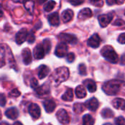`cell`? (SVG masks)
I'll use <instances>...</instances> for the list:
<instances>
[{"label": "cell", "mask_w": 125, "mask_h": 125, "mask_svg": "<svg viewBox=\"0 0 125 125\" xmlns=\"http://www.w3.org/2000/svg\"><path fill=\"white\" fill-rule=\"evenodd\" d=\"M9 125L8 123H6V122H1V125Z\"/></svg>", "instance_id": "c3c4849f"}, {"label": "cell", "mask_w": 125, "mask_h": 125, "mask_svg": "<svg viewBox=\"0 0 125 125\" xmlns=\"http://www.w3.org/2000/svg\"><path fill=\"white\" fill-rule=\"evenodd\" d=\"M113 106L119 110H125V100L122 98H116L112 101Z\"/></svg>", "instance_id": "ac0fdd59"}, {"label": "cell", "mask_w": 125, "mask_h": 125, "mask_svg": "<svg viewBox=\"0 0 125 125\" xmlns=\"http://www.w3.org/2000/svg\"><path fill=\"white\" fill-rule=\"evenodd\" d=\"M22 56H23V60L25 64L28 65L31 62V51L29 48H25L22 51Z\"/></svg>", "instance_id": "2e32d148"}, {"label": "cell", "mask_w": 125, "mask_h": 125, "mask_svg": "<svg viewBox=\"0 0 125 125\" xmlns=\"http://www.w3.org/2000/svg\"><path fill=\"white\" fill-rule=\"evenodd\" d=\"M29 114L31 115V116L34 119H39L40 116V114H41L40 108L39 105L36 103H31L29 105Z\"/></svg>", "instance_id": "52a82bcc"}, {"label": "cell", "mask_w": 125, "mask_h": 125, "mask_svg": "<svg viewBox=\"0 0 125 125\" xmlns=\"http://www.w3.org/2000/svg\"><path fill=\"white\" fill-rule=\"evenodd\" d=\"M90 2L97 7H102L103 5V0H90Z\"/></svg>", "instance_id": "d6a6232c"}, {"label": "cell", "mask_w": 125, "mask_h": 125, "mask_svg": "<svg viewBox=\"0 0 125 125\" xmlns=\"http://www.w3.org/2000/svg\"><path fill=\"white\" fill-rule=\"evenodd\" d=\"M101 54L109 62L116 64L118 62V55L113 47L110 45H106L103 47L101 50Z\"/></svg>", "instance_id": "3957f363"}, {"label": "cell", "mask_w": 125, "mask_h": 125, "mask_svg": "<svg viewBox=\"0 0 125 125\" xmlns=\"http://www.w3.org/2000/svg\"><path fill=\"white\" fill-rule=\"evenodd\" d=\"M59 39L64 43H69V44H75L78 41L77 37L70 34H61L59 36Z\"/></svg>", "instance_id": "8992f818"}, {"label": "cell", "mask_w": 125, "mask_h": 125, "mask_svg": "<svg viewBox=\"0 0 125 125\" xmlns=\"http://www.w3.org/2000/svg\"><path fill=\"white\" fill-rule=\"evenodd\" d=\"M50 72V69L48 67L45 66V65H41L39 68L38 70V77L40 79H43L45 78L49 73Z\"/></svg>", "instance_id": "ffe728a7"}, {"label": "cell", "mask_w": 125, "mask_h": 125, "mask_svg": "<svg viewBox=\"0 0 125 125\" xmlns=\"http://www.w3.org/2000/svg\"><path fill=\"white\" fill-rule=\"evenodd\" d=\"M56 118L61 124L64 125H68L70 122V118L67 112L64 109H60L57 111Z\"/></svg>", "instance_id": "277c9868"}, {"label": "cell", "mask_w": 125, "mask_h": 125, "mask_svg": "<svg viewBox=\"0 0 125 125\" xmlns=\"http://www.w3.org/2000/svg\"><path fill=\"white\" fill-rule=\"evenodd\" d=\"M124 82L120 80H112L103 85V90L108 95H116L123 87Z\"/></svg>", "instance_id": "7a4b0ae2"}, {"label": "cell", "mask_w": 125, "mask_h": 125, "mask_svg": "<svg viewBox=\"0 0 125 125\" xmlns=\"http://www.w3.org/2000/svg\"><path fill=\"white\" fill-rule=\"evenodd\" d=\"M45 50L43 45L38 44L34 49V56L36 59H41L45 56Z\"/></svg>", "instance_id": "30bf717a"}, {"label": "cell", "mask_w": 125, "mask_h": 125, "mask_svg": "<svg viewBox=\"0 0 125 125\" xmlns=\"http://www.w3.org/2000/svg\"><path fill=\"white\" fill-rule=\"evenodd\" d=\"M114 18V12H109L108 14L101 15L98 17V21L102 27L107 26Z\"/></svg>", "instance_id": "5b68a950"}, {"label": "cell", "mask_w": 125, "mask_h": 125, "mask_svg": "<svg viewBox=\"0 0 125 125\" xmlns=\"http://www.w3.org/2000/svg\"><path fill=\"white\" fill-rule=\"evenodd\" d=\"M78 71L79 73L82 75H86V67L84 64H81L78 67Z\"/></svg>", "instance_id": "4dcf8cb0"}, {"label": "cell", "mask_w": 125, "mask_h": 125, "mask_svg": "<svg viewBox=\"0 0 125 125\" xmlns=\"http://www.w3.org/2000/svg\"><path fill=\"white\" fill-rule=\"evenodd\" d=\"M28 41H29V42H30V43H32V42L34 41V35H33L32 34H31L29 35V39H28Z\"/></svg>", "instance_id": "b9f144b4"}, {"label": "cell", "mask_w": 125, "mask_h": 125, "mask_svg": "<svg viewBox=\"0 0 125 125\" xmlns=\"http://www.w3.org/2000/svg\"><path fill=\"white\" fill-rule=\"evenodd\" d=\"M14 2H20V3H24L27 0H12Z\"/></svg>", "instance_id": "7bdbcfd3"}, {"label": "cell", "mask_w": 125, "mask_h": 125, "mask_svg": "<svg viewBox=\"0 0 125 125\" xmlns=\"http://www.w3.org/2000/svg\"><path fill=\"white\" fill-rule=\"evenodd\" d=\"M62 100L67 102L72 101L73 100V91L72 89H69L67 90V92L63 94L62 96Z\"/></svg>", "instance_id": "cb8c5ba5"}, {"label": "cell", "mask_w": 125, "mask_h": 125, "mask_svg": "<svg viewBox=\"0 0 125 125\" xmlns=\"http://www.w3.org/2000/svg\"><path fill=\"white\" fill-rule=\"evenodd\" d=\"M116 125H125V119L124 117L119 116L116 120Z\"/></svg>", "instance_id": "836d02e7"}, {"label": "cell", "mask_w": 125, "mask_h": 125, "mask_svg": "<svg viewBox=\"0 0 125 125\" xmlns=\"http://www.w3.org/2000/svg\"><path fill=\"white\" fill-rule=\"evenodd\" d=\"M5 116L10 119H15L18 116V111L15 108H10L5 111Z\"/></svg>", "instance_id": "e0dca14e"}, {"label": "cell", "mask_w": 125, "mask_h": 125, "mask_svg": "<svg viewBox=\"0 0 125 125\" xmlns=\"http://www.w3.org/2000/svg\"><path fill=\"white\" fill-rule=\"evenodd\" d=\"M84 0H70V2L71 4L74 6H78L81 4H83Z\"/></svg>", "instance_id": "8d00e7d4"}, {"label": "cell", "mask_w": 125, "mask_h": 125, "mask_svg": "<svg viewBox=\"0 0 125 125\" xmlns=\"http://www.w3.org/2000/svg\"><path fill=\"white\" fill-rule=\"evenodd\" d=\"M94 120L89 114H86L83 117V125H94Z\"/></svg>", "instance_id": "484cf974"}, {"label": "cell", "mask_w": 125, "mask_h": 125, "mask_svg": "<svg viewBox=\"0 0 125 125\" xmlns=\"http://www.w3.org/2000/svg\"><path fill=\"white\" fill-rule=\"evenodd\" d=\"M0 103H1V107H4L6 104V98L4 97V95L3 94H1V97H0Z\"/></svg>", "instance_id": "f35d334b"}, {"label": "cell", "mask_w": 125, "mask_h": 125, "mask_svg": "<svg viewBox=\"0 0 125 125\" xmlns=\"http://www.w3.org/2000/svg\"><path fill=\"white\" fill-rule=\"evenodd\" d=\"M122 91L125 93V83L124 82V84H123V87H122Z\"/></svg>", "instance_id": "7dc6e473"}, {"label": "cell", "mask_w": 125, "mask_h": 125, "mask_svg": "<svg viewBox=\"0 0 125 125\" xmlns=\"http://www.w3.org/2000/svg\"><path fill=\"white\" fill-rule=\"evenodd\" d=\"M74 15V13H73V11L72 10H70V9H67L66 10H64L62 14V20L64 22L67 23V22H69L70 21H71L73 19V17Z\"/></svg>", "instance_id": "44dd1931"}, {"label": "cell", "mask_w": 125, "mask_h": 125, "mask_svg": "<svg viewBox=\"0 0 125 125\" xmlns=\"http://www.w3.org/2000/svg\"><path fill=\"white\" fill-rule=\"evenodd\" d=\"M67 50H68V48L67 45L64 42H61L56 46V50H55V54L58 57H64L67 54Z\"/></svg>", "instance_id": "ba28073f"}, {"label": "cell", "mask_w": 125, "mask_h": 125, "mask_svg": "<svg viewBox=\"0 0 125 125\" xmlns=\"http://www.w3.org/2000/svg\"><path fill=\"white\" fill-rule=\"evenodd\" d=\"M21 95V92L18 90V89H12L10 93H9V96L10 97H18Z\"/></svg>", "instance_id": "1f68e13d"}, {"label": "cell", "mask_w": 125, "mask_h": 125, "mask_svg": "<svg viewBox=\"0 0 125 125\" xmlns=\"http://www.w3.org/2000/svg\"><path fill=\"white\" fill-rule=\"evenodd\" d=\"M43 106L47 113H52L56 108V103L53 100H48L43 103Z\"/></svg>", "instance_id": "9a60e30c"}, {"label": "cell", "mask_w": 125, "mask_h": 125, "mask_svg": "<svg viewBox=\"0 0 125 125\" xmlns=\"http://www.w3.org/2000/svg\"><path fill=\"white\" fill-rule=\"evenodd\" d=\"M125 22L123 21V20L119 19V20L116 21L114 22V25H115V26H122V25H123V24H125Z\"/></svg>", "instance_id": "ab89813d"}, {"label": "cell", "mask_w": 125, "mask_h": 125, "mask_svg": "<svg viewBox=\"0 0 125 125\" xmlns=\"http://www.w3.org/2000/svg\"><path fill=\"white\" fill-rule=\"evenodd\" d=\"M92 15V12L91 9L84 8L79 12V13L78 15V18L80 20H86L89 18H91Z\"/></svg>", "instance_id": "5bb4252c"}, {"label": "cell", "mask_w": 125, "mask_h": 125, "mask_svg": "<svg viewBox=\"0 0 125 125\" xmlns=\"http://www.w3.org/2000/svg\"><path fill=\"white\" fill-rule=\"evenodd\" d=\"M104 125H112L111 124H110V123H107V124H105Z\"/></svg>", "instance_id": "681fc988"}, {"label": "cell", "mask_w": 125, "mask_h": 125, "mask_svg": "<svg viewBox=\"0 0 125 125\" xmlns=\"http://www.w3.org/2000/svg\"><path fill=\"white\" fill-rule=\"evenodd\" d=\"M75 54L73 53H68L67 55V58L66 59H67V61L68 62H73L75 60Z\"/></svg>", "instance_id": "e575fe53"}, {"label": "cell", "mask_w": 125, "mask_h": 125, "mask_svg": "<svg viewBox=\"0 0 125 125\" xmlns=\"http://www.w3.org/2000/svg\"></svg>", "instance_id": "816d5d0a"}, {"label": "cell", "mask_w": 125, "mask_h": 125, "mask_svg": "<svg viewBox=\"0 0 125 125\" xmlns=\"http://www.w3.org/2000/svg\"><path fill=\"white\" fill-rule=\"evenodd\" d=\"M100 42H101L100 37H99V35L97 34H94L88 40L87 44L89 46H90L92 48H97L100 46Z\"/></svg>", "instance_id": "9c48e42d"}, {"label": "cell", "mask_w": 125, "mask_h": 125, "mask_svg": "<svg viewBox=\"0 0 125 125\" xmlns=\"http://www.w3.org/2000/svg\"><path fill=\"white\" fill-rule=\"evenodd\" d=\"M30 86L33 89H36L38 86V82L35 78H31L30 81Z\"/></svg>", "instance_id": "d590c367"}, {"label": "cell", "mask_w": 125, "mask_h": 125, "mask_svg": "<svg viewBox=\"0 0 125 125\" xmlns=\"http://www.w3.org/2000/svg\"><path fill=\"white\" fill-rule=\"evenodd\" d=\"M118 41L121 44H125V33L121 34L118 38Z\"/></svg>", "instance_id": "74e56055"}, {"label": "cell", "mask_w": 125, "mask_h": 125, "mask_svg": "<svg viewBox=\"0 0 125 125\" xmlns=\"http://www.w3.org/2000/svg\"><path fill=\"white\" fill-rule=\"evenodd\" d=\"M101 116L105 119L111 118L114 116V112L110 108H104L101 111Z\"/></svg>", "instance_id": "4316f807"}, {"label": "cell", "mask_w": 125, "mask_h": 125, "mask_svg": "<svg viewBox=\"0 0 125 125\" xmlns=\"http://www.w3.org/2000/svg\"><path fill=\"white\" fill-rule=\"evenodd\" d=\"M69 75L70 72L67 67H62L57 68L50 76V82L53 86H57L61 83L65 81L69 78Z\"/></svg>", "instance_id": "6da1fadb"}, {"label": "cell", "mask_w": 125, "mask_h": 125, "mask_svg": "<svg viewBox=\"0 0 125 125\" xmlns=\"http://www.w3.org/2000/svg\"><path fill=\"white\" fill-rule=\"evenodd\" d=\"M83 84L87 87L90 92H94L97 90V85L95 82L91 79H87L83 81Z\"/></svg>", "instance_id": "7402d4cb"}, {"label": "cell", "mask_w": 125, "mask_h": 125, "mask_svg": "<svg viewBox=\"0 0 125 125\" xmlns=\"http://www.w3.org/2000/svg\"></svg>", "instance_id": "f907efd6"}, {"label": "cell", "mask_w": 125, "mask_h": 125, "mask_svg": "<svg viewBox=\"0 0 125 125\" xmlns=\"http://www.w3.org/2000/svg\"><path fill=\"white\" fill-rule=\"evenodd\" d=\"M36 93L39 97H45L50 94V86L47 83H44L42 86L36 89Z\"/></svg>", "instance_id": "7c38bea8"}, {"label": "cell", "mask_w": 125, "mask_h": 125, "mask_svg": "<svg viewBox=\"0 0 125 125\" xmlns=\"http://www.w3.org/2000/svg\"><path fill=\"white\" fill-rule=\"evenodd\" d=\"M85 105L89 110L92 111H95L99 107V102L96 98L94 97L86 101L85 103Z\"/></svg>", "instance_id": "4fadbf2b"}, {"label": "cell", "mask_w": 125, "mask_h": 125, "mask_svg": "<svg viewBox=\"0 0 125 125\" xmlns=\"http://www.w3.org/2000/svg\"><path fill=\"white\" fill-rule=\"evenodd\" d=\"M37 1L39 4H43L45 1H46V0H37Z\"/></svg>", "instance_id": "ee69618b"}, {"label": "cell", "mask_w": 125, "mask_h": 125, "mask_svg": "<svg viewBox=\"0 0 125 125\" xmlns=\"http://www.w3.org/2000/svg\"><path fill=\"white\" fill-rule=\"evenodd\" d=\"M106 2L108 5H113L114 4H117V0H106Z\"/></svg>", "instance_id": "60d3db41"}, {"label": "cell", "mask_w": 125, "mask_h": 125, "mask_svg": "<svg viewBox=\"0 0 125 125\" xmlns=\"http://www.w3.org/2000/svg\"><path fill=\"white\" fill-rule=\"evenodd\" d=\"M75 94L78 98H84L86 96V91L82 85H80L76 88Z\"/></svg>", "instance_id": "603a6c76"}, {"label": "cell", "mask_w": 125, "mask_h": 125, "mask_svg": "<svg viewBox=\"0 0 125 125\" xmlns=\"http://www.w3.org/2000/svg\"><path fill=\"white\" fill-rule=\"evenodd\" d=\"M85 108H86V105L82 104V103H75L73 105V111L75 114H81L82 112L84 111Z\"/></svg>", "instance_id": "d4e9b609"}, {"label": "cell", "mask_w": 125, "mask_h": 125, "mask_svg": "<svg viewBox=\"0 0 125 125\" xmlns=\"http://www.w3.org/2000/svg\"><path fill=\"white\" fill-rule=\"evenodd\" d=\"M28 31L26 29H21L15 36V41L18 45H21L27 38Z\"/></svg>", "instance_id": "8fae6325"}, {"label": "cell", "mask_w": 125, "mask_h": 125, "mask_svg": "<svg viewBox=\"0 0 125 125\" xmlns=\"http://www.w3.org/2000/svg\"><path fill=\"white\" fill-rule=\"evenodd\" d=\"M48 20L51 26H58L59 24V16L57 12H53L49 15Z\"/></svg>", "instance_id": "d6986e66"}, {"label": "cell", "mask_w": 125, "mask_h": 125, "mask_svg": "<svg viewBox=\"0 0 125 125\" xmlns=\"http://www.w3.org/2000/svg\"><path fill=\"white\" fill-rule=\"evenodd\" d=\"M24 6L25 8L30 12L31 13H32V11L34 10V2L31 0H27L24 2Z\"/></svg>", "instance_id": "f1b7e54d"}, {"label": "cell", "mask_w": 125, "mask_h": 125, "mask_svg": "<svg viewBox=\"0 0 125 125\" xmlns=\"http://www.w3.org/2000/svg\"><path fill=\"white\" fill-rule=\"evenodd\" d=\"M13 125H23L21 122H15V123H14Z\"/></svg>", "instance_id": "bcb514c9"}, {"label": "cell", "mask_w": 125, "mask_h": 125, "mask_svg": "<svg viewBox=\"0 0 125 125\" xmlns=\"http://www.w3.org/2000/svg\"><path fill=\"white\" fill-rule=\"evenodd\" d=\"M55 5H56V2L52 0L49 1L44 5V10L46 12H50L55 7Z\"/></svg>", "instance_id": "83f0119b"}, {"label": "cell", "mask_w": 125, "mask_h": 125, "mask_svg": "<svg viewBox=\"0 0 125 125\" xmlns=\"http://www.w3.org/2000/svg\"><path fill=\"white\" fill-rule=\"evenodd\" d=\"M124 3V0H117V4H122Z\"/></svg>", "instance_id": "f6af8a7d"}, {"label": "cell", "mask_w": 125, "mask_h": 125, "mask_svg": "<svg viewBox=\"0 0 125 125\" xmlns=\"http://www.w3.org/2000/svg\"><path fill=\"white\" fill-rule=\"evenodd\" d=\"M43 46H44V48L45 50V52L46 53H49L50 51H51V42L50 41L49 39H45L43 41Z\"/></svg>", "instance_id": "f546056e"}]
</instances>
